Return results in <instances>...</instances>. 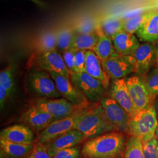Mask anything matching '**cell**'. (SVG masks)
<instances>
[{
  "mask_svg": "<svg viewBox=\"0 0 158 158\" xmlns=\"http://www.w3.org/2000/svg\"><path fill=\"white\" fill-rule=\"evenodd\" d=\"M155 136H156V138H157L158 139V128H157V130L156 131V133H155Z\"/></svg>",
  "mask_w": 158,
  "mask_h": 158,
  "instance_id": "60d3db41",
  "label": "cell"
},
{
  "mask_svg": "<svg viewBox=\"0 0 158 158\" xmlns=\"http://www.w3.org/2000/svg\"><path fill=\"white\" fill-rule=\"evenodd\" d=\"M123 23V19L112 17L104 20L100 27L104 33L110 39L113 40L116 35L124 31Z\"/></svg>",
  "mask_w": 158,
  "mask_h": 158,
  "instance_id": "4316f807",
  "label": "cell"
},
{
  "mask_svg": "<svg viewBox=\"0 0 158 158\" xmlns=\"http://www.w3.org/2000/svg\"><path fill=\"white\" fill-rule=\"evenodd\" d=\"M9 97L8 92L6 88L0 85V106L1 110H2L6 104V101L7 98Z\"/></svg>",
  "mask_w": 158,
  "mask_h": 158,
  "instance_id": "8d00e7d4",
  "label": "cell"
},
{
  "mask_svg": "<svg viewBox=\"0 0 158 158\" xmlns=\"http://www.w3.org/2000/svg\"><path fill=\"white\" fill-rule=\"evenodd\" d=\"M57 51L62 53L72 48L74 30L70 28H63L57 31Z\"/></svg>",
  "mask_w": 158,
  "mask_h": 158,
  "instance_id": "83f0119b",
  "label": "cell"
},
{
  "mask_svg": "<svg viewBox=\"0 0 158 158\" xmlns=\"http://www.w3.org/2000/svg\"><path fill=\"white\" fill-rule=\"evenodd\" d=\"M16 68L11 64L0 72V85L4 86L11 97L15 92V73Z\"/></svg>",
  "mask_w": 158,
  "mask_h": 158,
  "instance_id": "d4e9b609",
  "label": "cell"
},
{
  "mask_svg": "<svg viewBox=\"0 0 158 158\" xmlns=\"http://www.w3.org/2000/svg\"><path fill=\"white\" fill-rule=\"evenodd\" d=\"M29 68L60 74L70 79L69 70L62 55L58 51L37 52L29 59Z\"/></svg>",
  "mask_w": 158,
  "mask_h": 158,
  "instance_id": "5b68a950",
  "label": "cell"
},
{
  "mask_svg": "<svg viewBox=\"0 0 158 158\" xmlns=\"http://www.w3.org/2000/svg\"><path fill=\"white\" fill-rule=\"evenodd\" d=\"M34 158H52L48 152V148L42 143H37L31 152Z\"/></svg>",
  "mask_w": 158,
  "mask_h": 158,
  "instance_id": "d590c367",
  "label": "cell"
},
{
  "mask_svg": "<svg viewBox=\"0 0 158 158\" xmlns=\"http://www.w3.org/2000/svg\"><path fill=\"white\" fill-rule=\"evenodd\" d=\"M86 52L84 50H77L76 52L74 57L73 73L85 72Z\"/></svg>",
  "mask_w": 158,
  "mask_h": 158,
  "instance_id": "d6a6232c",
  "label": "cell"
},
{
  "mask_svg": "<svg viewBox=\"0 0 158 158\" xmlns=\"http://www.w3.org/2000/svg\"><path fill=\"white\" fill-rule=\"evenodd\" d=\"M112 40L116 52L123 56L131 55L141 44L135 34L124 31L116 35Z\"/></svg>",
  "mask_w": 158,
  "mask_h": 158,
  "instance_id": "e0dca14e",
  "label": "cell"
},
{
  "mask_svg": "<svg viewBox=\"0 0 158 158\" xmlns=\"http://www.w3.org/2000/svg\"><path fill=\"white\" fill-rule=\"evenodd\" d=\"M96 32L98 36V40L93 51L100 59L102 61L111 57L118 56L113 40L104 33L100 25H98Z\"/></svg>",
  "mask_w": 158,
  "mask_h": 158,
  "instance_id": "7402d4cb",
  "label": "cell"
},
{
  "mask_svg": "<svg viewBox=\"0 0 158 158\" xmlns=\"http://www.w3.org/2000/svg\"><path fill=\"white\" fill-rule=\"evenodd\" d=\"M158 120L155 105L140 110L131 118L129 123V134L141 139L143 143L155 136Z\"/></svg>",
  "mask_w": 158,
  "mask_h": 158,
  "instance_id": "3957f363",
  "label": "cell"
},
{
  "mask_svg": "<svg viewBox=\"0 0 158 158\" xmlns=\"http://www.w3.org/2000/svg\"><path fill=\"white\" fill-rule=\"evenodd\" d=\"M0 138L19 144L32 145L35 140L34 132L28 127L15 125L1 131Z\"/></svg>",
  "mask_w": 158,
  "mask_h": 158,
  "instance_id": "2e32d148",
  "label": "cell"
},
{
  "mask_svg": "<svg viewBox=\"0 0 158 158\" xmlns=\"http://www.w3.org/2000/svg\"><path fill=\"white\" fill-rule=\"evenodd\" d=\"M102 65L110 79H124L130 74L134 72L132 64L123 56L111 57L102 60Z\"/></svg>",
  "mask_w": 158,
  "mask_h": 158,
  "instance_id": "7c38bea8",
  "label": "cell"
},
{
  "mask_svg": "<svg viewBox=\"0 0 158 158\" xmlns=\"http://www.w3.org/2000/svg\"><path fill=\"white\" fill-rule=\"evenodd\" d=\"M148 12L139 14L127 19H123L124 31L128 33L135 34L145 21L148 16Z\"/></svg>",
  "mask_w": 158,
  "mask_h": 158,
  "instance_id": "f1b7e54d",
  "label": "cell"
},
{
  "mask_svg": "<svg viewBox=\"0 0 158 158\" xmlns=\"http://www.w3.org/2000/svg\"><path fill=\"white\" fill-rule=\"evenodd\" d=\"M74 118L73 114L68 117L52 121L45 130H43L38 139V143L45 144L74 129Z\"/></svg>",
  "mask_w": 158,
  "mask_h": 158,
  "instance_id": "4fadbf2b",
  "label": "cell"
},
{
  "mask_svg": "<svg viewBox=\"0 0 158 158\" xmlns=\"http://www.w3.org/2000/svg\"><path fill=\"white\" fill-rule=\"evenodd\" d=\"M100 102L107 118L115 130L129 134L130 117L124 109L111 97L102 98Z\"/></svg>",
  "mask_w": 158,
  "mask_h": 158,
  "instance_id": "ba28073f",
  "label": "cell"
},
{
  "mask_svg": "<svg viewBox=\"0 0 158 158\" xmlns=\"http://www.w3.org/2000/svg\"><path fill=\"white\" fill-rule=\"evenodd\" d=\"M155 68H158V40L155 44Z\"/></svg>",
  "mask_w": 158,
  "mask_h": 158,
  "instance_id": "74e56055",
  "label": "cell"
},
{
  "mask_svg": "<svg viewBox=\"0 0 158 158\" xmlns=\"http://www.w3.org/2000/svg\"><path fill=\"white\" fill-rule=\"evenodd\" d=\"M110 97L124 109L130 118L137 113L124 79L113 80L110 90Z\"/></svg>",
  "mask_w": 158,
  "mask_h": 158,
  "instance_id": "5bb4252c",
  "label": "cell"
},
{
  "mask_svg": "<svg viewBox=\"0 0 158 158\" xmlns=\"http://www.w3.org/2000/svg\"><path fill=\"white\" fill-rule=\"evenodd\" d=\"M52 158H80V150L77 147H73L61 150Z\"/></svg>",
  "mask_w": 158,
  "mask_h": 158,
  "instance_id": "836d02e7",
  "label": "cell"
},
{
  "mask_svg": "<svg viewBox=\"0 0 158 158\" xmlns=\"http://www.w3.org/2000/svg\"><path fill=\"white\" fill-rule=\"evenodd\" d=\"M34 145H23L0 138L1 157L6 158H22L32 152Z\"/></svg>",
  "mask_w": 158,
  "mask_h": 158,
  "instance_id": "44dd1931",
  "label": "cell"
},
{
  "mask_svg": "<svg viewBox=\"0 0 158 158\" xmlns=\"http://www.w3.org/2000/svg\"><path fill=\"white\" fill-rule=\"evenodd\" d=\"M49 73L63 97L78 107H83L89 104V102L74 86L70 79L55 72Z\"/></svg>",
  "mask_w": 158,
  "mask_h": 158,
  "instance_id": "8fae6325",
  "label": "cell"
},
{
  "mask_svg": "<svg viewBox=\"0 0 158 158\" xmlns=\"http://www.w3.org/2000/svg\"><path fill=\"white\" fill-rule=\"evenodd\" d=\"M125 145L122 134L109 132L86 142L81 153L85 158H119L124 152Z\"/></svg>",
  "mask_w": 158,
  "mask_h": 158,
  "instance_id": "7a4b0ae2",
  "label": "cell"
},
{
  "mask_svg": "<svg viewBox=\"0 0 158 158\" xmlns=\"http://www.w3.org/2000/svg\"><path fill=\"white\" fill-rule=\"evenodd\" d=\"M98 40V36L95 32L91 34L75 33L72 48L77 50L93 51Z\"/></svg>",
  "mask_w": 158,
  "mask_h": 158,
  "instance_id": "603a6c76",
  "label": "cell"
},
{
  "mask_svg": "<svg viewBox=\"0 0 158 158\" xmlns=\"http://www.w3.org/2000/svg\"><path fill=\"white\" fill-rule=\"evenodd\" d=\"M36 107L50 114L55 120L71 116L79 108L64 97L56 98H40L35 104Z\"/></svg>",
  "mask_w": 158,
  "mask_h": 158,
  "instance_id": "9c48e42d",
  "label": "cell"
},
{
  "mask_svg": "<svg viewBox=\"0 0 158 158\" xmlns=\"http://www.w3.org/2000/svg\"><path fill=\"white\" fill-rule=\"evenodd\" d=\"M154 8L156 10V11H158V2L154 6Z\"/></svg>",
  "mask_w": 158,
  "mask_h": 158,
  "instance_id": "ab89813d",
  "label": "cell"
},
{
  "mask_svg": "<svg viewBox=\"0 0 158 158\" xmlns=\"http://www.w3.org/2000/svg\"><path fill=\"white\" fill-rule=\"evenodd\" d=\"M85 72L102 83L107 89L110 85V79L102 65V60L93 51L86 52Z\"/></svg>",
  "mask_w": 158,
  "mask_h": 158,
  "instance_id": "ffe728a7",
  "label": "cell"
},
{
  "mask_svg": "<svg viewBox=\"0 0 158 158\" xmlns=\"http://www.w3.org/2000/svg\"><path fill=\"white\" fill-rule=\"evenodd\" d=\"M128 89L136 111L151 107L154 98L149 92L145 81L137 76L126 80Z\"/></svg>",
  "mask_w": 158,
  "mask_h": 158,
  "instance_id": "30bf717a",
  "label": "cell"
},
{
  "mask_svg": "<svg viewBox=\"0 0 158 158\" xmlns=\"http://www.w3.org/2000/svg\"><path fill=\"white\" fill-rule=\"evenodd\" d=\"M98 25L91 18H87L80 21L74 29L76 34H91L96 32Z\"/></svg>",
  "mask_w": 158,
  "mask_h": 158,
  "instance_id": "f546056e",
  "label": "cell"
},
{
  "mask_svg": "<svg viewBox=\"0 0 158 158\" xmlns=\"http://www.w3.org/2000/svg\"><path fill=\"white\" fill-rule=\"evenodd\" d=\"M77 51V49H74L73 48H71L62 53L64 62L69 69L70 73H72L74 72V57Z\"/></svg>",
  "mask_w": 158,
  "mask_h": 158,
  "instance_id": "e575fe53",
  "label": "cell"
},
{
  "mask_svg": "<svg viewBox=\"0 0 158 158\" xmlns=\"http://www.w3.org/2000/svg\"><path fill=\"white\" fill-rule=\"evenodd\" d=\"M37 52L57 51L56 32L48 31L40 36L37 44Z\"/></svg>",
  "mask_w": 158,
  "mask_h": 158,
  "instance_id": "484cf974",
  "label": "cell"
},
{
  "mask_svg": "<svg viewBox=\"0 0 158 158\" xmlns=\"http://www.w3.org/2000/svg\"><path fill=\"white\" fill-rule=\"evenodd\" d=\"M73 116L74 129L80 131L85 139H90L115 130L107 118L100 102L80 108Z\"/></svg>",
  "mask_w": 158,
  "mask_h": 158,
  "instance_id": "6da1fadb",
  "label": "cell"
},
{
  "mask_svg": "<svg viewBox=\"0 0 158 158\" xmlns=\"http://www.w3.org/2000/svg\"><path fill=\"white\" fill-rule=\"evenodd\" d=\"M144 81L150 94L153 97L158 96V68L151 71Z\"/></svg>",
  "mask_w": 158,
  "mask_h": 158,
  "instance_id": "4dcf8cb0",
  "label": "cell"
},
{
  "mask_svg": "<svg viewBox=\"0 0 158 158\" xmlns=\"http://www.w3.org/2000/svg\"><path fill=\"white\" fill-rule=\"evenodd\" d=\"M21 121L36 131H43L55 119L50 114L35 106L21 116Z\"/></svg>",
  "mask_w": 158,
  "mask_h": 158,
  "instance_id": "9a60e30c",
  "label": "cell"
},
{
  "mask_svg": "<svg viewBox=\"0 0 158 158\" xmlns=\"http://www.w3.org/2000/svg\"><path fill=\"white\" fill-rule=\"evenodd\" d=\"M28 69L26 85L31 93L40 98H56L62 97L49 72L34 68Z\"/></svg>",
  "mask_w": 158,
  "mask_h": 158,
  "instance_id": "277c9868",
  "label": "cell"
},
{
  "mask_svg": "<svg viewBox=\"0 0 158 158\" xmlns=\"http://www.w3.org/2000/svg\"><path fill=\"white\" fill-rule=\"evenodd\" d=\"M142 42L153 44L158 40V11L149 12L140 28L135 34Z\"/></svg>",
  "mask_w": 158,
  "mask_h": 158,
  "instance_id": "ac0fdd59",
  "label": "cell"
},
{
  "mask_svg": "<svg viewBox=\"0 0 158 158\" xmlns=\"http://www.w3.org/2000/svg\"><path fill=\"white\" fill-rule=\"evenodd\" d=\"M85 139V136L79 130H70L53 141L48 147V152L52 157L57 152L74 147Z\"/></svg>",
  "mask_w": 158,
  "mask_h": 158,
  "instance_id": "d6986e66",
  "label": "cell"
},
{
  "mask_svg": "<svg viewBox=\"0 0 158 158\" xmlns=\"http://www.w3.org/2000/svg\"><path fill=\"white\" fill-rule=\"evenodd\" d=\"M125 57L132 64L135 73L145 75L155 66V46L153 44L143 42L131 55Z\"/></svg>",
  "mask_w": 158,
  "mask_h": 158,
  "instance_id": "52a82bcc",
  "label": "cell"
},
{
  "mask_svg": "<svg viewBox=\"0 0 158 158\" xmlns=\"http://www.w3.org/2000/svg\"><path fill=\"white\" fill-rule=\"evenodd\" d=\"M145 158H158V139L155 136L151 140L143 143Z\"/></svg>",
  "mask_w": 158,
  "mask_h": 158,
  "instance_id": "1f68e13d",
  "label": "cell"
},
{
  "mask_svg": "<svg viewBox=\"0 0 158 158\" xmlns=\"http://www.w3.org/2000/svg\"><path fill=\"white\" fill-rule=\"evenodd\" d=\"M124 158H145L141 139L133 136L130 137L126 142Z\"/></svg>",
  "mask_w": 158,
  "mask_h": 158,
  "instance_id": "cb8c5ba5",
  "label": "cell"
},
{
  "mask_svg": "<svg viewBox=\"0 0 158 158\" xmlns=\"http://www.w3.org/2000/svg\"><path fill=\"white\" fill-rule=\"evenodd\" d=\"M155 110H156V115H157V118L158 120V98L156 101L155 104Z\"/></svg>",
  "mask_w": 158,
  "mask_h": 158,
  "instance_id": "f35d334b",
  "label": "cell"
},
{
  "mask_svg": "<svg viewBox=\"0 0 158 158\" xmlns=\"http://www.w3.org/2000/svg\"><path fill=\"white\" fill-rule=\"evenodd\" d=\"M28 158H34V157H33V156H32V155H29V156Z\"/></svg>",
  "mask_w": 158,
  "mask_h": 158,
  "instance_id": "b9f144b4",
  "label": "cell"
},
{
  "mask_svg": "<svg viewBox=\"0 0 158 158\" xmlns=\"http://www.w3.org/2000/svg\"><path fill=\"white\" fill-rule=\"evenodd\" d=\"M70 80L74 86L91 103L100 101L106 90L100 81L86 72L70 73Z\"/></svg>",
  "mask_w": 158,
  "mask_h": 158,
  "instance_id": "8992f818",
  "label": "cell"
}]
</instances>
